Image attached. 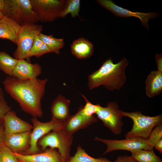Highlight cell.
Wrapping results in <instances>:
<instances>
[{"instance_id": "obj_1", "label": "cell", "mask_w": 162, "mask_h": 162, "mask_svg": "<svg viewBox=\"0 0 162 162\" xmlns=\"http://www.w3.org/2000/svg\"><path fill=\"white\" fill-rule=\"evenodd\" d=\"M46 78L21 80L8 76L3 82L4 89L22 110L33 117H41V100L45 92Z\"/></svg>"}, {"instance_id": "obj_2", "label": "cell", "mask_w": 162, "mask_h": 162, "mask_svg": "<svg viewBox=\"0 0 162 162\" xmlns=\"http://www.w3.org/2000/svg\"><path fill=\"white\" fill-rule=\"evenodd\" d=\"M129 64L125 58L116 64L113 63L111 58L107 59L98 69L88 75L89 89L92 90L102 86L110 91L119 90L126 82L125 70Z\"/></svg>"}, {"instance_id": "obj_3", "label": "cell", "mask_w": 162, "mask_h": 162, "mask_svg": "<svg viewBox=\"0 0 162 162\" xmlns=\"http://www.w3.org/2000/svg\"><path fill=\"white\" fill-rule=\"evenodd\" d=\"M121 112L123 117H129L133 123L131 129L125 134V138L136 137L147 140L153 128L162 124V114L150 116L139 111L127 112L121 110Z\"/></svg>"}, {"instance_id": "obj_4", "label": "cell", "mask_w": 162, "mask_h": 162, "mask_svg": "<svg viewBox=\"0 0 162 162\" xmlns=\"http://www.w3.org/2000/svg\"><path fill=\"white\" fill-rule=\"evenodd\" d=\"M2 13L20 25L36 24L39 21L33 9L30 0H4Z\"/></svg>"}, {"instance_id": "obj_5", "label": "cell", "mask_w": 162, "mask_h": 162, "mask_svg": "<svg viewBox=\"0 0 162 162\" xmlns=\"http://www.w3.org/2000/svg\"><path fill=\"white\" fill-rule=\"evenodd\" d=\"M43 26L37 24L21 25L19 30L16 45L13 54L14 58L18 60H29L31 48L36 37L41 33Z\"/></svg>"}, {"instance_id": "obj_6", "label": "cell", "mask_w": 162, "mask_h": 162, "mask_svg": "<svg viewBox=\"0 0 162 162\" xmlns=\"http://www.w3.org/2000/svg\"><path fill=\"white\" fill-rule=\"evenodd\" d=\"M73 139V136L68 135L62 129L53 130L40 139L38 145L43 152L48 147L57 149L66 162L69 161L71 157L70 152Z\"/></svg>"}, {"instance_id": "obj_7", "label": "cell", "mask_w": 162, "mask_h": 162, "mask_svg": "<svg viewBox=\"0 0 162 162\" xmlns=\"http://www.w3.org/2000/svg\"><path fill=\"white\" fill-rule=\"evenodd\" d=\"M32 131L30 136L29 147L23 154H30L40 152L38 145L39 140L51 131L62 129L63 122L52 118L51 120L46 122H41L37 118L31 119Z\"/></svg>"}, {"instance_id": "obj_8", "label": "cell", "mask_w": 162, "mask_h": 162, "mask_svg": "<svg viewBox=\"0 0 162 162\" xmlns=\"http://www.w3.org/2000/svg\"><path fill=\"white\" fill-rule=\"evenodd\" d=\"M95 114L97 118L103 122L114 134H120L124 125L122 116L119 109L118 104L115 102H109L106 107L100 105Z\"/></svg>"}, {"instance_id": "obj_9", "label": "cell", "mask_w": 162, "mask_h": 162, "mask_svg": "<svg viewBox=\"0 0 162 162\" xmlns=\"http://www.w3.org/2000/svg\"><path fill=\"white\" fill-rule=\"evenodd\" d=\"M33 10L41 22H52L59 17L67 0H30Z\"/></svg>"}, {"instance_id": "obj_10", "label": "cell", "mask_w": 162, "mask_h": 162, "mask_svg": "<svg viewBox=\"0 0 162 162\" xmlns=\"http://www.w3.org/2000/svg\"><path fill=\"white\" fill-rule=\"evenodd\" d=\"M94 140L102 142L106 145L107 148L103 154L117 150H125L132 153L141 149H153L148 144L147 140L139 137L116 140L103 139L95 136Z\"/></svg>"}, {"instance_id": "obj_11", "label": "cell", "mask_w": 162, "mask_h": 162, "mask_svg": "<svg viewBox=\"0 0 162 162\" xmlns=\"http://www.w3.org/2000/svg\"><path fill=\"white\" fill-rule=\"evenodd\" d=\"M96 1L101 6L111 12L118 17H135L138 18L141 20L142 25L148 29H149V20L159 15L158 13L156 12L146 13L133 12L117 5L111 0H98Z\"/></svg>"}, {"instance_id": "obj_12", "label": "cell", "mask_w": 162, "mask_h": 162, "mask_svg": "<svg viewBox=\"0 0 162 162\" xmlns=\"http://www.w3.org/2000/svg\"><path fill=\"white\" fill-rule=\"evenodd\" d=\"M82 106L79 108L76 114L70 116L63 122L62 130L68 135L73 136L77 131L98 122V119L94 116L89 117L84 115L82 111Z\"/></svg>"}, {"instance_id": "obj_13", "label": "cell", "mask_w": 162, "mask_h": 162, "mask_svg": "<svg viewBox=\"0 0 162 162\" xmlns=\"http://www.w3.org/2000/svg\"><path fill=\"white\" fill-rule=\"evenodd\" d=\"M31 132L5 134L4 144L13 152L23 154L29 147Z\"/></svg>"}, {"instance_id": "obj_14", "label": "cell", "mask_w": 162, "mask_h": 162, "mask_svg": "<svg viewBox=\"0 0 162 162\" xmlns=\"http://www.w3.org/2000/svg\"><path fill=\"white\" fill-rule=\"evenodd\" d=\"M13 152L20 162H65L56 148H50L42 152L30 154Z\"/></svg>"}, {"instance_id": "obj_15", "label": "cell", "mask_w": 162, "mask_h": 162, "mask_svg": "<svg viewBox=\"0 0 162 162\" xmlns=\"http://www.w3.org/2000/svg\"><path fill=\"white\" fill-rule=\"evenodd\" d=\"M5 134H12L31 131L32 126L17 116L16 113L10 110L3 119Z\"/></svg>"}, {"instance_id": "obj_16", "label": "cell", "mask_w": 162, "mask_h": 162, "mask_svg": "<svg viewBox=\"0 0 162 162\" xmlns=\"http://www.w3.org/2000/svg\"><path fill=\"white\" fill-rule=\"evenodd\" d=\"M41 72V68L38 64H32L25 59H20L19 60L12 76L21 80L33 79L37 78Z\"/></svg>"}, {"instance_id": "obj_17", "label": "cell", "mask_w": 162, "mask_h": 162, "mask_svg": "<svg viewBox=\"0 0 162 162\" xmlns=\"http://www.w3.org/2000/svg\"><path fill=\"white\" fill-rule=\"evenodd\" d=\"M20 26L14 20L4 16L0 19V38L8 39L16 45Z\"/></svg>"}, {"instance_id": "obj_18", "label": "cell", "mask_w": 162, "mask_h": 162, "mask_svg": "<svg viewBox=\"0 0 162 162\" xmlns=\"http://www.w3.org/2000/svg\"><path fill=\"white\" fill-rule=\"evenodd\" d=\"M70 100L61 94L53 101L51 106L52 118L64 122L69 117Z\"/></svg>"}, {"instance_id": "obj_19", "label": "cell", "mask_w": 162, "mask_h": 162, "mask_svg": "<svg viewBox=\"0 0 162 162\" xmlns=\"http://www.w3.org/2000/svg\"><path fill=\"white\" fill-rule=\"evenodd\" d=\"M70 47L72 54L80 59L88 58L94 53L93 45L87 39L83 38L74 40Z\"/></svg>"}, {"instance_id": "obj_20", "label": "cell", "mask_w": 162, "mask_h": 162, "mask_svg": "<svg viewBox=\"0 0 162 162\" xmlns=\"http://www.w3.org/2000/svg\"><path fill=\"white\" fill-rule=\"evenodd\" d=\"M146 92L149 98L160 94L162 91V71H152L145 81Z\"/></svg>"}, {"instance_id": "obj_21", "label": "cell", "mask_w": 162, "mask_h": 162, "mask_svg": "<svg viewBox=\"0 0 162 162\" xmlns=\"http://www.w3.org/2000/svg\"><path fill=\"white\" fill-rule=\"evenodd\" d=\"M19 60L12 57L4 51H0V70L8 76H12Z\"/></svg>"}, {"instance_id": "obj_22", "label": "cell", "mask_w": 162, "mask_h": 162, "mask_svg": "<svg viewBox=\"0 0 162 162\" xmlns=\"http://www.w3.org/2000/svg\"><path fill=\"white\" fill-rule=\"evenodd\" d=\"M42 41L46 44L51 52L58 55L60 50L64 46L63 38H57L52 35H46L40 33L38 35Z\"/></svg>"}, {"instance_id": "obj_23", "label": "cell", "mask_w": 162, "mask_h": 162, "mask_svg": "<svg viewBox=\"0 0 162 162\" xmlns=\"http://www.w3.org/2000/svg\"><path fill=\"white\" fill-rule=\"evenodd\" d=\"M69 162H112L103 158H95L89 155L80 146H79L74 155L71 157Z\"/></svg>"}, {"instance_id": "obj_24", "label": "cell", "mask_w": 162, "mask_h": 162, "mask_svg": "<svg viewBox=\"0 0 162 162\" xmlns=\"http://www.w3.org/2000/svg\"><path fill=\"white\" fill-rule=\"evenodd\" d=\"M131 156L139 162H162L153 149L139 150L131 153Z\"/></svg>"}, {"instance_id": "obj_25", "label": "cell", "mask_w": 162, "mask_h": 162, "mask_svg": "<svg viewBox=\"0 0 162 162\" xmlns=\"http://www.w3.org/2000/svg\"><path fill=\"white\" fill-rule=\"evenodd\" d=\"M51 52L46 44L42 41L39 36L35 39L30 51V57L33 56L39 58L44 55Z\"/></svg>"}, {"instance_id": "obj_26", "label": "cell", "mask_w": 162, "mask_h": 162, "mask_svg": "<svg viewBox=\"0 0 162 162\" xmlns=\"http://www.w3.org/2000/svg\"><path fill=\"white\" fill-rule=\"evenodd\" d=\"M80 8V0H68L65 8L61 12L59 18H64L70 14L72 17L79 16Z\"/></svg>"}, {"instance_id": "obj_27", "label": "cell", "mask_w": 162, "mask_h": 162, "mask_svg": "<svg viewBox=\"0 0 162 162\" xmlns=\"http://www.w3.org/2000/svg\"><path fill=\"white\" fill-rule=\"evenodd\" d=\"M0 162H20L13 152L4 144L0 147Z\"/></svg>"}, {"instance_id": "obj_28", "label": "cell", "mask_w": 162, "mask_h": 162, "mask_svg": "<svg viewBox=\"0 0 162 162\" xmlns=\"http://www.w3.org/2000/svg\"><path fill=\"white\" fill-rule=\"evenodd\" d=\"M162 139V125L160 124L153 129L147 139L149 145L153 148L156 144Z\"/></svg>"}, {"instance_id": "obj_29", "label": "cell", "mask_w": 162, "mask_h": 162, "mask_svg": "<svg viewBox=\"0 0 162 162\" xmlns=\"http://www.w3.org/2000/svg\"><path fill=\"white\" fill-rule=\"evenodd\" d=\"M82 95L86 102L85 105L82 106V113L87 117H91L94 116V114H95L98 110L100 105L98 104H93L90 102L84 95Z\"/></svg>"}, {"instance_id": "obj_30", "label": "cell", "mask_w": 162, "mask_h": 162, "mask_svg": "<svg viewBox=\"0 0 162 162\" xmlns=\"http://www.w3.org/2000/svg\"><path fill=\"white\" fill-rule=\"evenodd\" d=\"M11 108L5 100L2 89L0 88V120H3Z\"/></svg>"}, {"instance_id": "obj_31", "label": "cell", "mask_w": 162, "mask_h": 162, "mask_svg": "<svg viewBox=\"0 0 162 162\" xmlns=\"http://www.w3.org/2000/svg\"><path fill=\"white\" fill-rule=\"evenodd\" d=\"M114 162H139L132 157L127 155L118 156Z\"/></svg>"}, {"instance_id": "obj_32", "label": "cell", "mask_w": 162, "mask_h": 162, "mask_svg": "<svg viewBox=\"0 0 162 162\" xmlns=\"http://www.w3.org/2000/svg\"><path fill=\"white\" fill-rule=\"evenodd\" d=\"M5 133L3 120H0V147L3 145Z\"/></svg>"}, {"instance_id": "obj_33", "label": "cell", "mask_w": 162, "mask_h": 162, "mask_svg": "<svg viewBox=\"0 0 162 162\" xmlns=\"http://www.w3.org/2000/svg\"><path fill=\"white\" fill-rule=\"evenodd\" d=\"M155 59L157 64L158 70L162 71V54H157L155 56Z\"/></svg>"}, {"instance_id": "obj_34", "label": "cell", "mask_w": 162, "mask_h": 162, "mask_svg": "<svg viewBox=\"0 0 162 162\" xmlns=\"http://www.w3.org/2000/svg\"><path fill=\"white\" fill-rule=\"evenodd\" d=\"M154 147L155 149L159 151L160 154L162 153V139L157 142Z\"/></svg>"}, {"instance_id": "obj_35", "label": "cell", "mask_w": 162, "mask_h": 162, "mask_svg": "<svg viewBox=\"0 0 162 162\" xmlns=\"http://www.w3.org/2000/svg\"><path fill=\"white\" fill-rule=\"evenodd\" d=\"M4 6V0H0V11L2 13Z\"/></svg>"}, {"instance_id": "obj_36", "label": "cell", "mask_w": 162, "mask_h": 162, "mask_svg": "<svg viewBox=\"0 0 162 162\" xmlns=\"http://www.w3.org/2000/svg\"><path fill=\"white\" fill-rule=\"evenodd\" d=\"M3 15L2 13L0 11V19L3 16Z\"/></svg>"}, {"instance_id": "obj_37", "label": "cell", "mask_w": 162, "mask_h": 162, "mask_svg": "<svg viewBox=\"0 0 162 162\" xmlns=\"http://www.w3.org/2000/svg\"><path fill=\"white\" fill-rule=\"evenodd\" d=\"M69 162V161H67V162Z\"/></svg>"}]
</instances>
